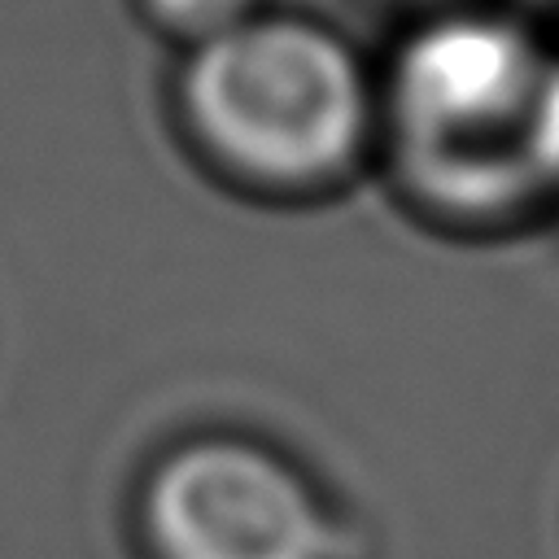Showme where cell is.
<instances>
[{"label": "cell", "mask_w": 559, "mask_h": 559, "mask_svg": "<svg viewBox=\"0 0 559 559\" xmlns=\"http://www.w3.org/2000/svg\"><path fill=\"white\" fill-rule=\"evenodd\" d=\"M546 83L550 66L507 17L450 13L419 26L389 79L411 179L459 210L546 183L533 144Z\"/></svg>", "instance_id": "7a4b0ae2"}, {"label": "cell", "mask_w": 559, "mask_h": 559, "mask_svg": "<svg viewBox=\"0 0 559 559\" xmlns=\"http://www.w3.org/2000/svg\"><path fill=\"white\" fill-rule=\"evenodd\" d=\"M179 109L197 148L262 192L341 183L376 127L358 52L297 13H249L188 48Z\"/></svg>", "instance_id": "6da1fadb"}, {"label": "cell", "mask_w": 559, "mask_h": 559, "mask_svg": "<svg viewBox=\"0 0 559 559\" xmlns=\"http://www.w3.org/2000/svg\"><path fill=\"white\" fill-rule=\"evenodd\" d=\"M148 559H341L345 537L314 480L240 432L170 445L140 489Z\"/></svg>", "instance_id": "3957f363"}, {"label": "cell", "mask_w": 559, "mask_h": 559, "mask_svg": "<svg viewBox=\"0 0 559 559\" xmlns=\"http://www.w3.org/2000/svg\"><path fill=\"white\" fill-rule=\"evenodd\" d=\"M140 9L153 26H162L166 35H175L192 48V44L214 39L227 26L245 22L249 13H258V0H140Z\"/></svg>", "instance_id": "277c9868"}, {"label": "cell", "mask_w": 559, "mask_h": 559, "mask_svg": "<svg viewBox=\"0 0 559 559\" xmlns=\"http://www.w3.org/2000/svg\"><path fill=\"white\" fill-rule=\"evenodd\" d=\"M533 144H537V162H542L546 183L550 179L559 183V70H550V83H546V96L537 109V127H533Z\"/></svg>", "instance_id": "5b68a950"}]
</instances>
